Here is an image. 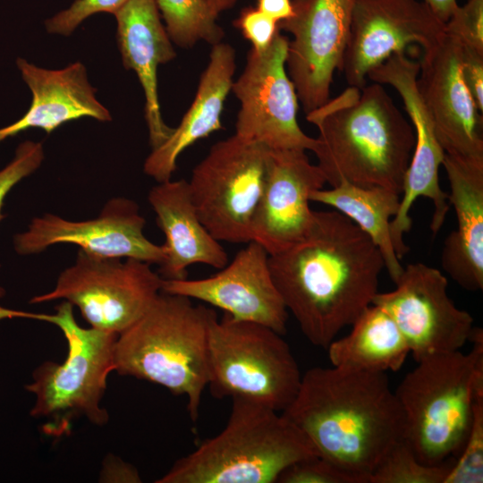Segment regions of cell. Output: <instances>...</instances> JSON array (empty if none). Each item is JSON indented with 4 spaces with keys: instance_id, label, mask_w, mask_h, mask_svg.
<instances>
[{
    "instance_id": "1",
    "label": "cell",
    "mask_w": 483,
    "mask_h": 483,
    "mask_svg": "<svg viewBox=\"0 0 483 483\" xmlns=\"http://www.w3.org/2000/svg\"><path fill=\"white\" fill-rule=\"evenodd\" d=\"M268 265L288 312L324 349L372 304L385 267L369 236L337 210L314 211L305 236Z\"/></svg>"
},
{
    "instance_id": "2",
    "label": "cell",
    "mask_w": 483,
    "mask_h": 483,
    "mask_svg": "<svg viewBox=\"0 0 483 483\" xmlns=\"http://www.w3.org/2000/svg\"><path fill=\"white\" fill-rule=\"evenodd\" d=\"M281 413L319 456L364 483L386 454L404 440L403 412L386 372L309 369Z\"/></svg>"
},
{
    "instance_id": "3",
    "label": "cell",
    "mask_w": 483,
    "mask_h": 483,
    "mask_svg": "<svg viewBox=\"0 0 483 483\" xmlns=\"http://www.w3.org/2000/svg\"><path fill=\"white\" fill-rule=\"evenodd\" d=\"M306 119L318 127L312 152L331 187L347 182L402 194L415 133L382 84L350 87Z\"/></svg>"
},
{
    "instance_id": "4",
    "label": "cell",
    "mask_w": 483,
    "mask_h": 483,
    "mask_svg": "<svg viewBox=\"0 0 483 483\" xmlns=\"http://www.w3.org/2000/svg\"><path fill=\"white\" fill-rule=\"evenodd\" d=\"M215 310L163 292L117 335L114 371L157 384L187 397L193 422L208 383V328Z\"/></svg>"
},
{
    "instance_id": "5",
    "label": "cell",
    "mask_w": 483,
    "mask_h": 483,
    "mask_svg": "<svg viewBox=\"0 0 483 483\" xmlns=\"http://www.w3.org/2000/svg\"><path fill=\"white\" fill-rule=\"evenodd\" d=\"M318 455L281 412L232 398L225 427L178 459L157 483H274L295 462Z\"/></svg>"
},
{
    "instance_id": "6",
    "label": "cell",
    "mask_w": 483,
    "mask_h": 483,
    "mask_svg": "<svg viewBox=\"0 0 483 483\" xmlns=\"http://www.w3.org/2000/svg\"><path fill=\"white\" fill-rule=\"evenodd\" d=\"M473 347L418 361L394 391L402 407L404 440L428 465L460 453L467 437L475 391L483 384V332L475 327Z\"/></svg>"
},
{
    "instance_id": "7",
    "label": "cell",
    "mask_w": 483,
    "mask_h": 483,
    "mask_svg": "<svg viewBox=\"0 0 483 483\" xmlns=\"http://www.w3.org/2000/svg\"><path fill=\"white\" fill-rule=\"evenodd\" d=\"M72 307L64 301L56 306L55 314H38L0 306V320L27 318L47 321L58 326L66 339L68 352L64 362L46 361L38 366L32 373L33 381L24 386L36 397L30 415L44 419V432L54 437L69 434L74 419L86 418L103 426L109 419L100 402L107 377L114 371L118 335L80 326Z\"/></svg>"
},
{
    "instance_id": "8",
    "label": "cell",
    "mask_w": 483,
    "mask_h": 483,
    "mask_svg": "<svg viewBox=\"0 0 483 483\" xmlns=\"http://www.w3.org/2000/svg\"><path fill=\"white\" fill-rule=\"evenodd\" d=\"M208 383L218 399L241 397L282 412L301 381L283 335L264 325L216 311L208 328Z\"/></svg>"
},
{
    "instance_id": "9",
    "label": "cell",
    "mask_w": 483,
    "mask_h": 483,
    "mask_svg": "<svg viewBox=\"0 0 483 483\" xmlns=\"http://www.w3.org/2000/svg\"><path fill=\"white\" fill-rule=\"evenodd\" d=\"M271 149L237 135L214 144L189 183L199 219L219 242L248 243L262 196Z\"/></svg>"
},
{
    "instance_id": "10",
    "label": "cell",
    "mask_w": 483,
    "mask_h": 483,
    "mask_svg": "<svg viewBox=\"0 0 483 483\" xmlns=\"http://www.w3.org/2000/svg\"><path fill=\"white\" fill-rule=\"evenodd\" d=\"M163 278L135 258H105L79 250L75 263L61 272L55 287L30 303L64 300L76 306L90 327L119 335L160 293Z\"/></svg>"
},
{
    "instance_id": "11",
    "label": "cell",
    "mask_w": 483,
    "mask_h": 483,
    "mask_svg": "<svg viewBox=\"0 0 483 483\" xmlns=\"http://www.w3.org/2000/svg\"><path fill=\"white\" fill-rule=\"evenodd\" d=\"M288 44L278 32L265 50H250L231 89L240 102L234 134L272 150L312 151L315 138L297 122L298 96L286 70Z\"/></svg>"
},
{
    "instance_id": "12",
    "label": "cell",
    "mask_w": 483,
    "mask_h": 483,
    "mask_svg": "<svg viewBox=\"0 0 483 483\" xmlns=\"http://www.w3.org/2000/svg\"><path fill=\"white\" fill-rule=\"evenodd\" d=\"M419 62L401 53L390 56L368 74L373 82L390 85L397 91L415 133V146L405 174L399 209L390 223L393 245L400 259L409 250L403 235L411 227L410 211L418 198L425 197L433 202L434 212L430 223L433 235L441 229L450 208L448 194L439 183V169L445 151L419 91Z\"/></svg>"
},
{
    "instance_id": "13",
    "label": "cell",
    "mask_w": 483,
    "mask_h": 483,
    "mask_svg": "<svg viewBox=\"0 0 483 483\" xmlns=\"http://www.w3.org/2000/svg\"><path fill=\"white\" fill-rule=\"evenodd\" d=\"M394 284L393 291L378 292L372 304L393 318L417 362L459 351L470 341L473 318L448 296V281L440 270L411 263Z\"/></svg>"
},
{
    "instance_id": "14",
    "label": "cell",
    "mask_w": 483,
    "mask_h": 483,
    "mask_svg": "<svg viewBox=\"0 0 483 483\" xmlns=\"http://www.w3.org/2000/svg\"><path fill=\"white\" fill-rule=\"evenodd\" d=\"M356 0H292L293 15L278 23L292 34L286 70L307 114L330 98L347 44Z\"/></svg>"
},
{
    "instance_id": "15",
    "label": "cell",
    "mask_w": 483,
    "mask_h": 483,
    "mask_svg": "<svg viewBox=\"0 0 483 483\" xmlns=\"http://www.w3.org/2000/svg\"><path fill=\"white\" fill-rule=\"evenodd\" d=\"M445 22L419 0H356L339 71L361 89L369 72L416 44L423 49L444 33Z\"/></svg>"
},
{
    "instance_id": "16",
    "label": "cell",
    "mask_w": 483,
    "mask_h": 483,
    "mask_svg": "<svg viewBox=\"0 0 483 483\" xmlns=\"http://www.w3.org/2000/svg\"><path fill=\"white\" fill-rule=\"evenodd\" d=\"M144 226L145 218L136 202L114 198L95 219L71 221L53 214L35 217L27 231L14 236L13 245L17 253L30 255L54 244L72 243L96 256L160 266L165 258L164 247L145 236Z\"/></svg>"
},
{
    "instance_id": "17",
    "label": "cell",
    "mask_w": 483,
    "mask_h": 483,
    "mask_svg": "<svg viewBox=\"0 0 483 483\" xmlns=\"http://www.w3.org/2000/svg\"><path fill=\"white\" fill-rule=\"evenodd\" d=\"M268 253L250 241L219 272L200 279H163L161 292L204 301L235 319L284 335L288 310L273 281Z\"/></svg>"
},
{
    "instance_id": "18",
    "label": "cell",
    "mask_w": 483,
    "mask_h": 483,
    "mask_svg": "<svg viewBox=\"0 0 483 483\" xmlns=\"http://www.w3.org/2000/svg\"><path fill=\"white\" fill-rule=\"evenodd\" d=\"M417 82L445 153L483 157L482 116L462 79L461 45L445 30L422 50Z\"/></svg>"
},
{
    "instance_id": "19",
    "label": "cell",
    "mask_w": 483,
    "mask_h": 483,
    "mask_svg": "<svg viewBox=\"0 0 483 483\" xmlns=\"http://www.w3.org/2000/svg\"><path fill=\"white\" fill-rule=\"evenodd\" d=\"M326 178L305 150H272L266 185L251 223V241L268 253H278L302 239L314 211L309 196L323 189Z\"/></svg>"
},
{
    "instance_id": "20",
    "label": "cell",
    "mask_w": 483,
    "mask_h": 483,
    "mask_svg": "<svg viewBox=\"0 0 483 483\" xmlns=\"http://www.w3.org/2000/svg\"><path fill=\"white\" fill-rule=\"evenodd\" d=\"M450 186L449 204L456 228L444 241L441 265L445 273L470 292L483 289V157L445 153Z\"/></svg>"
},
{
    "instance_id": "21",
    "label": "cell",
    "mask_w": 483,
    "mask_h": 483,
    "mask_svg": "<svg viewBox=\"0 0 483 483\" xmlns=\"http://www.w3.org/2000/svg\"><path fill=\"white\" fill-rule=\"evenodd\" d=\"M117 44L125 69L137 74L145 95V118L152 149L174 128L163 120L157 93V68L175 58L172 41L162 24L155 0H128L113 13Z\"/></svg>"
},
{
    "instance_id": "22",
    "label": "cell",
    "mask_w": 483,
    "mask_h": 483,
    "mask_svg": "<svg viewBox=\"0 0 483 483\" xmlns=\"http://www.w3.org/2000/svg\"><path fill=\"white\" fill-rule=\"evenodd\" d=\"M16 64L32 100L23 116L0 128V143L31 128L50 133L67 122L83 117L99 122L112 120L108 109L97 99V89L90 85L80 62L59 70L40 68L23 58H18Z\"/></svg>"
},
{
    "instance_id": "23",
    "label": "cell",
    "mask_w": 483,
    "mask_h": 483,
    "mask_svg": "<svg viewBox=\"0 0 483 483\" xmlns=\"http://www.w3.org/2000/svg\"><path fill=\"white\" fill-rule=\"evenodd\" d=\"M148 199L165 236V258L157 271L163 279H185L188 267L194 264L221 269L228 263L224 247L199 217L188 181L158 182L149 191Z\"/></svg>"
},
{
    "instance_id": "24",
    "label": "cell",
    "mask_w": 483,
    "mask_h": 483,
    "mask_svg": "<svg viewBox=\"0 0 483 483\" xmlns=\"http://www.w3.org/2000/svg\"><path fill=\"white\" fill-rule=\"evenodd\" d=\"M235 69L234 48L223 42L213 45L191 105L168 139L145 160L144 172L148 176L157 182L171 180L182 152L222 128L221 115Z\"/></svg>"
},
{
    "instance_id": "25",
    "label": "cell",
    "mask_w": 483,
    "mask_h": 483,
    "mask_svg": "<svg viewBox=\"0 0 483 483\" xmlns=\"http://www.w3.org/2000/svg\"><path fill=\"white\" fill-rule=\"evenodd\" d=\"M351 326L349 334L326 347L331 366L386 373L402 367L409 346L382 308L370 304Z\"/></svg>"
},
{
    "instance_id": "26",
    "label": "cell",
    "mask_w": 483,
    "mask_h": 483,
    "mask_svg": "<svg viewBox=\"0 0 483 483\" xmlns=\"http://www.w3.org/2000/svg\"><path fill=\"white\" fill-rule=\"evenodd\" d=\"M310 201L330 206L352 220L380 251L385 267L395 284L402 271L390 233L401 194L383 187H363L342 182L331 189L314 191Z\"/></svg>"
},
{
    "instance_id": "27",
    "label": "cell",
    "mask_w": 483,
    "mask_h": 483,
    "mask_svg": "<svg viewBox=\"0 0 483 483\" xmlns=\"http://www.w3.org/2000/svg\"><path fill=\"white\" fill-rule=\"evenodd\" d=\"M165 23L166 32L182 48L193 47L198 42L210 45L222 42L223 28L216 14L205 0H155Z\"/></svg>"
},
{
    "instance_id": "28",
    "label": "cell",
    "mask_w": 483,
    "mask_h": 483,
    "mask_svg": "<svg viewBox=\"0 0 483 483\" xmlns=\"http://www.w3.org/2000/svg\"><path fill=\"white\" fill-rule=\"evenodd\" d=\"M455 459L428 465L405 440L395 445L371 472L369 483H444Z\"/></svg>"
},
{
    "instance_id": "29",
    "label": "cell",
    "mask_w": 483,
    "mask_h": 483,
    "mask_svg": "<svg viewBox=\"0 0 483 483\" xmlns=\"http://www.w3.org/2000/svg\"><path fill=\"white\" fill-rule=\"evenodd\" d=\"M444 483L483 482V384L477 386L464 445Z\"/></svg>"
},
{
    "instance_id": "30",
    "label": "cell",
    "mask_w": 483,
    "mask_h": 483,
    "mask_svg": "<svg viewBox=\"0 0 483 483\" xmlns=\"http://www.w3.org/2000/svg\"><path fill=\"white\" fill-rule=\"evenodd\" d=\"M278 483H364L328 460L314 455L295 462L278 477Z\"/></svg>"
},
{
    "instance_id": "31",
    "label": "cell",
    "mask_w": 483,
    "mask_h": 483,
    "mask_svg": "<svg viewBox=\"0 0 483 483\" xmlns=\"http://www.w3.org/2000/svg\"><path fill=\"white\" fill-rule=\"evenodd\" d=\"M445 30L464 48L483 55V0H468L457 5L445 24Z\"/></svg>"
},
{
    "instance_id": "32",
    "label": "cell",
    "mask_w": 483,
    "mask_h": 483,
    "mask_svg": "<svg viewBox=\"0 0 483 483\" xmlns=\"http://www.w3.org/2000/svg\"><path fill=\"white\" fill-rule=\"evenodd\" d=\"M43 158L42 144L26 140L17 147L13 160L0 170V221L4 218L2 208L7 194L22 179L35 172ZM3 294L4 291L0 287V296Z\"/></svg>"
},
{
    "instance_id": "33",
    "label": "cell",
    "mask_w": 483,
    "mask_h": 483,
    "mask_svg": "<svg viewBox=\"0 0 483 483\" xmlns=\"http://www.w3.org/2000/svg\"><path fill=\"white\" fill-rule=\"evenodd\" d=\"M128 0H75L45 22L47 32L70 35L83 21L98 13H114Z\"/></svg>"
},
{
    "instance_id": "34",
    "label": "cell",
    "mask_w": 483,
    "mask_h": 483,
    "mask_svg": "<svg viewBox=\"0 0 483 483\" xmlns=\"http://www.w3.org/2000/svg\"><path fill=\"white\" fill-rule=\"evenodd\" d=\"M233 25L250 41L252 48L258 51L267 48L280 31L277 21L252 7L243 9Z\"/></svg>"
},
{
    "instance_id": "35",
    "label": "cell",
    "mask_w": 483,
    "mask_h": 483,
    "mask_svg": "<svg viewBox=\"0 0 483 483\" xmlns=\"http://www.w3.org/2000/svg\"><path fill=\"white\" fill-rule=\"evenodd\" d=\"M461 45V44H460ZM462 48V75L479 111L483 112V55Z\"/></svg>"
},
{
    "instance_id": "36",
    "label": "cell",
    "mask_w": 483,
    "mask_h": 483,
    "mask_svg": "<svg viewBox=\"0 0 483 483\" xmlns=\"http://www.w3.org/2000/svg\"><path fill=\"white\" fill-rule=\"evenodd\" d=\"M257 9L278 23L290 19L293 15L291 0H258Z\"/></svg>"
},
{
    "instance_id": "37",
    "label": "cell",
    "mask_w": 483,
    "mask_h": 483,
    "mask_svg": "<svg viewBox=\"0 0 483 483\" xmlns=\"http://www.w3.org/2000/svg\"><path fill=\"white\" fill-rule=\"evenodd\" d=\"M425 2L436 16L445 23L458 5L456 0H422Z\"/></svg>"
},
{
    "instance_id": "38",
    "label": "cell",
    "mask_w": 483,
    "mask_h": 483,
    "mask_svg": "<svg viewBox=\"0 0 483 483\" xmlns=\"http://www.w3.org/2000/svg\"><path fill=\"white\" fill-rule=\"evenodd\" d=\"M211 9L219 15L220 13L232 8L239 0H205Z\"/></svg>"
}]
</instances>
